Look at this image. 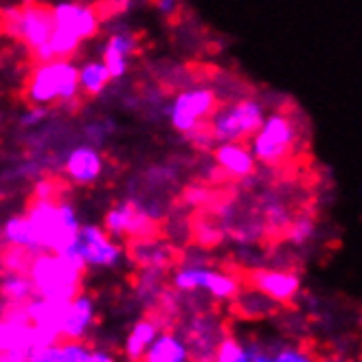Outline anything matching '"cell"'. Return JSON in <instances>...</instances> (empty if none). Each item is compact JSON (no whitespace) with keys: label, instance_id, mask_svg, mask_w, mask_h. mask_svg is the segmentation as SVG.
Listing matches in <instances>:
<instances>
[{"label":"cell","instance_id":"29","mask_svg":"<svg viewBox=\"0 0 362 362\" xmlns=\"http://www.w3.org/2000/svg\"><path fill=\"white\" fill-rule=\"evenodd\" d=\"M272 360H276V362H305V360H310V356L296 354V349H292V347H284L281 354L272 356Z\"/></svg>","mask_w":362,"mask_h":362},{"label":"cell","instance_id":"21","mask_svg":"<svg viewBox=\"0 0 362 362\" xmlns=\"http://www.w3.org/2000/svg\"><path fill=\"white\" fill-rule=\"evenodd\" d=\"M81 37L69 29H64V27H53V33H51V40H49V45H51V51L55 57H64V59H69L71 55H75L79 51V45H81Z\"/></svg>","mask_w":362,"mask_h":362},{"label":"cell","instance_id":"18","mask_svg":"<svg viewBox=\"0 0 362 362\" xmlns=\"http://www.w3.org/2000/svg\"><path fill=\"white\" fill-rule=\"evenodd\" d=\"M0 296L7 303H27L35 296L33 284L27 272H7L0 281Z\"/></svg>","mask_w":362,"mask_h":362},{"label":"cell","instance_id":"14","mask_svg":"<svg viewBox=\"0 0 362 362\" xmlns=\"http://www.w3.org/2000/svg\"><path fill=\"white\" fill-rule=\"evenodd\" d=\"M66 176L77 185H90L103 172V158L95 147H77L66 158Z\"/></svg>","mask_w":362,"mask_h":362},{"label":"cell","instance_id":"11","mask_svg":"<svg viewBox=\"0 0 362 362\" xmlns=\"http://www.w3.org/2000/svg\"><path fill=\"white\" fill-rule=\"evenodd\" d=\"M55 27H64L77 33L81 40H90L101 29V13L90 5L79 3H59L53 7Z\"/></svg>","mask_w":362,"mask_h":362},{"label":"cell","instance_id":"28","mask_svg":"<svg viewBox=\"0 0 362 362\" xmlns=\"http://www.w3.org/2000/svg\"><path fill=\"white\" fill-rule=\"evenodd\" d=\"M45 117H47V108H45V105H31V110L23 119H20V125H23V127L37 125Z\"/></svg>","mask_w":362,"mask_h":362},{"label":"cell","instance_id":"22","mask_svg":"<svg viewBox=\"0 0 362 362\" xmlns=\"http://www.w3.org/2000/svg\"><path fill=\"white\" fill-rule=\"evenodd\" d=\"M3 235L9 242V246H23V248L33 250V238H31V226H29L27 216H16V218H11L5 224V228H3Z\"/></svg>","mask_w":362,"mask_h":362},{"label":"cell","instance_id":"6","mask_svg":"<svg viewBox=\"0 0 362 362\" xmlns=\"http://www.w3.org/2000/svg\"><path fill=\"white\" fill-rule=\"evenodd\" d=\"M9 18H3L7 23L9 33H13L23 45L33 53L49 45L55 20H53V7H47L42 3H27L18 9L7 11Z\"/></svg>","mask_w":362,"mask_h":362},{"label":"cell","instance_id":"19","mask_svg":"<svg viewBox=\"0 0 362 362\" xmlns=\"http://www.w3.org/2000/svg\"><path fill=\"white\" fill-rule=\"evenodd\" d=\"M112 81V75L108 66L101 62H88L79 69V90L88 93V95H99L108 88V83Z\"/></svg>","mask_w":362,"mask_h":362},{"label":"cell","instance_id":"8","mask_svg":"<svg viewBox=\"0 0 362 362\" xmlns=\"http://www.w3.org/2000/svg\"><path fill=\"white\" fill-rule=\"evenodd\" d=\"M62 252L81 259L86 266H101V268H110L121 259V248L117 246V242L103 228L93 224L79 226L75 242Z\"/></svg>","mask_w":362,"mask_h":362},{"label":"cell","instance_id":"24","mask_svg":"<svg viewBox=\"0 0 362 362\" xmlns=\"http://www.w3.org/2000/svg\"><path fill=\"white\" fill-rule=\"evenodd\" d=\"M314 226H316V224H314V218L310 216V213H301V216L292 218V222H290V226H288V230H286V238H288L292 244L301 246V244H305V242L312 238Z\"/></svg>","mask_w":362,"mask_h":362},{"label":"cell","instance_id":"3","mask_svg":"<svg viewBox=\"0 0 362 362\" xmlns=\"http://www.w3.org/2000/svg\"><path fill=\"white\" fill-rule=\"evenodd\" d=\"M77 93L79 69L64 57L37 64L25 86V99L31 105L69 103L77 97Z\"/></svg>","mask_w":362,"mask_h":362},{"label":"cell","instance_id":"12","mask_svg":"<svg viewBox=\"0 0 362 362\" xmlns=\"http://www.w3.org/2000/svg\"><path fill=\"white\" fill-rule=\"evenodd\" d=\"M73 299H49V296H33L25 303L31 325L53 332L62 338V327L66 323L69 308Z\"/></svg>","mask_w":362,"mask_h":362},{"label":"cell","instance_id":"7","mask_svg":"<svg viewBox=\"0 0 362 362\" xmlns=\"http://www.w3.org/2000/svg\"><path fill=\"white\" fill-rule=\"evenodd\" d=\"M218 108V97L211 88H191L176 95L172 105L167 108L169 123L174 130L189 134L196 125L209 121V117Z\"/></svg>","mask_w":362,"mask_h":362},{"label":"cell","instance_id":"16","mask_svg":"<svg viewBox=\"0 0 362 362\" xmlns=\"http://www.w3.org/2000/svg\"><path fill=\"white\" fill-rule=\"evenodd\" d=\"M189 358V345L172 332H160L143 356L147 362H185Z\"/></svg>","mask_w":362,"mask_h":362},{"label":"cell","instance_id":"27","mask_svg":"<svg viewBox=\"0 0 362 362\" xmlns=\"http://www.w3.org/2000/svg\"><path fill=\"white\" fill-rule=\"evenodd\" d=\"M103 64H105V66H108V71H110L112 79L123 77V75H125V71H127V57H125L123 53H119V51L110 49V47H103Z\"/></svg>","mask_w":362,"mask_h":362},{"label":"cell","instance_id":"15","mask_svg":"<svg viewBox=\"0 0 362 362\" xmlns=\"http://www.w3.org/2000/svg\"><path fill=\"white\" fill-rule=\"evenodd\" d=\"M95 321V303L88 294H75L71 308H69V316L66 323L62 327V340H81L88 334L90 325Z\"/></svg>","mask_w":362,"mask_h":362},{"label":"cell","instance_id":"20","mask_svg":"<svg viewBox=\"0 0 362 362\" xmlns=\"http://www.w3.org/2000/svg\"><path fill=\"white\" fill-rule=\"evenodd\" d=\"M240 279L228 272H218V270H206L202 290L211 292L216 299H233L240 292Z\"/></svg>","mask_w":362,"mask_h":362},{"label":"cell","instance_id":"5","mask_svg":"<svg viewBox=\"0 0 362 362\" xmlns=\"http://www.w3.org/2000/svg\"><path fill=\"white\" fill-rule=\"evenodd\" d=\"M264 108L255 99H238L226 105H218L209 117V132L216 143H244L250 141L264 123Z\"/></svg>","mask_w":362,"mask_h":362},{"label":"cell","instance_id":"25","mask_svg":"<svg viewBox=\"0 0 362 362\" xmlns=\"http://www.w3.org/2000/svg\"><path fill=\"white\" fill-rule=\"evenodd\" d=\"M59 362H90L93 347L83 345L81 340H59L57 343Z\"/></svg>","mask_w":362,"mask_h":362},{"label":"cell","instance_id":"10","mask_svg":"<svg viewBox=\"0 0 362 362\" xmlns=\"http://www.w3.org/2000/svg\"><path fill=\"white\" fill-rule=\"evenodd\" d=\"M246 284L266 294L274 303H286L299 292L301 279L288 270H250L246 274Z\"/></svg>","mask_w":362,"mask_h":362},{"label":"cell","instance_id":"30","mask_svg":"<svg viewBox=\"0 0 362 362\" xmlns=\"http://www.w3.org/2000/svg\"><path fill=\"white\" fill-rule=\"evenodd\" d=\"M33 198H55V182L40 180L33 189Z\"/></svg>","mask_w":362,"mask_h":362},{"label":"cell","instance_id":"2","mask_svg":"<svg viewBox=\"0 0 362 362\" xmlns=\"http://www.w3.org/2000/svg\"><path fill=\"white\" fill-rule=\"evenodd\" d=\"M86 264L66 252L42 250L29 266V279L33 284L35 296L49 299H73L81 292V279Z\"/></svg>","mask_w":362,"mask_h":362},{"label":"cell","instance_id":"13","mask_svg":"<svg viewBox=\"0 0 362 362\" xmlns=\"http://www.w3.org/2000/svg\"><path fill=\"white\" fill-rule=\"evenodd\" d=\"M213 158H216L222 172L233 178H248L255 174V167H257V160H255L252 152L244 143H235V141L220 143L216 150H213Z\"/></svg>","mask_w":362,"mask_h":362},{"label":"cell","instance_id":"9","mask_svg":"<svg viewBox=\"0 0 362 362\" xmlns=\"http://www.w3.org/2000/svg\"><path fill=\"white\" fill-rule=\"evenodd\" d=\"M103 230L108 233L110 238L127 235L132 240H145V238H154L156 226L145 211L136 209L130 202H121L105 213Z\"/></svg>","mask_w":362,"mask_h":362},{"label":"cell","instance_id":"17","mask_svg":"<svg viewBox=\"0 0 362 362\" xmlns=\"http://www.w3.org/2000/svg\"><path fill=\"white\" fill-rule=\"evenodd\" d=\"M160 321L158 318H143L139 321L132 332L127 334L125 340V356L130 360H143L145 351L150 349V345L154 343V338L160 334Z\"/></svg>","mask_w":362,"mask_h":362},{"label":"cell","instance_id":"32","mask_svg":"<svg viewBox=\"0 0 362 362\" xmlns=\"http://www.w3.org/2000/svg\"><path fill=\"white\" fill-rule=\"evenodd\" d=\"M112 356L110 354H105L101 349H93V356H90V362H110Z\"/></svg>","mask_w":362,"mask_h":362},{"label":"cell","instance_id":"4","mask_svg":"<svg viewBox=\"0 0 362 362\" xmlns=\"http://www.w3.org/2000/svg\"><path fill=\"white\" fill-rule=\"evenodd\" d=\"M252 156L268 167H279L292 158L301 132L296 121L286 112H272L264 119L262 127L252 139Z\"/></svg>","mask_w":362,"mask_h":362},{"label":"cell","instance_id":"26","mask_svg":"<svg viewBox=\"0 0 362 362\" xmlns=\"http://www.w3.org/2000/svg\"><path fill=\"white\" fill-rule=\"evenodd\" d=\"M213 360L220 362H246V349L244 345H240L235 338H220V343L216 345V351H213Z\"/></svg>","mask_w":362,"mask_h":362},{"label":"cell","instance_id":"23","mask_svg":"<svg viewBox=\"0 0 362 362\" xmlns=\"http://www.w3.org/2000/svg\"><path fill=\"white\" fill-rule=\"evenodd\" d=\"M204 276H206V268H200V266H187V268H180L176 274H174V288L180 290V292H194V290H202V284H204Z\"/></svg>","mask_w":362,"mask_h":362},{"label":"cell","instance_id":"1","mask_svg":"<svg viewBox=\"0 0 362 362\" xmlns=\"http://www.w3.org/2000/svg\"><path fill=\"white\" fill-rule=\"evenodd\" d=\"M27 220L31 226L33 250H66L79 233V222L75 209L69 202H59L55 198H33Z\"/></svg>","mask_w":362,"mask_h":362},{"label":"cell","instance_id":"31","mask_svg":"<svg viewBox=\"0 0 362 362\" xmlns=\"http://www.w3.org/2000/svg\"><path fill=\"white\" fill-rule=\"evenodd\" d=\"M158 9L165 16H172L174 9H176V0H158Z\"/></svg>","mask_w":362,"mask_h":362}]
</instances>
